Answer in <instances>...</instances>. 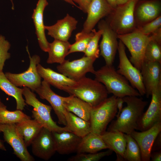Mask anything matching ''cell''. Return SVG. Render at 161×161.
<instances>
[{
    "label": "cell",
    "mask_w": 161,
    "mask_h": 161,
    "mask_svg": "<svg viewBox=\"0 0 161 161\" xmlns=\"http://www.w3.org/2000/svg\"><path fill=\"white\" fill-rule=\"evenodd\" d=\"M52 132L55 143L56 152L62 155L77 152L81 137L66 131Z\"/></svg>",
    "instance_id": "ffe728a7"
},
{
    "label": "cell",
    "mask_w": 161,
    "mask_h": 161,
    "mask_svg": "<svg viewBox=\"0 0 161 161\" xmlns=\"http://www.w3.org/2000/svg\"><path fill=\"white\" fill-rule=\"evenodd\" d=\"M108 149L100 135L91 132L82 138L77 153H94Z\"/></svg>",
    "instance_id": "83f0119b"
},
{
    "label": "cell",
    "mask_w": 161,
    "mask_h": 161,
    "mask_svg": "<svg viewBox=\"0 0 161 161\" xmlns=\"http://www.w3.org/2000/svg\"><path fill=\"white\" fill-rule=\"evenodd\" d=\"M152 161H161V151L151 152L150 156V160Z\"/></svg>",
    "instance_id": "b9f144b4"
},
{
    "label": "cell",
    "mask_w": 161,
    "mask_h": 161,
    "mask_svg": "<svg viewBox=\"0 0 161 161\" xmlns=\"http://www.w3.org/2000/svg\"><path fill=\"white\" fill-rule=\"evenodd\" d=\"M117 38L129 51L130 62L140 71L144 62L146 47L151 39L150 36L143 34L136 28L129 33L117 35Z\"/></svg>",
    "instance_id": "52a82bcc"
},
{
    "label": "cell",
    "mask_w": 161,
    "mask_h": 161,
    "mask_svg": "<svg viewBox=\"0 0 161 161\" xmlns=\"http://www.w3.org/2000/svg\"><path fill=\"white\" fill-rule=\"evenodd\" d=\"M6 108L5 105L0 106V124H16L25 119L31 118L21 110L10 111Z\"/></svg>",
    "instance_id": "4dcf8cb0"
},
{
    "label": "cell",
    "mask_w": 161,
    "mask_h": 161,
    "mask_svg": "<svg viewBox=\"0 0 161 161\" xmlns=\"http://www.w3.org/2000/svg\"><path fill=\"white\" fill-rule=\"evenodd\" d=\"M10 1L12 4V9L13 10L14 8V5L13 0H10Z\"/></svg>",
    "instance_id": "c3c4849f"
},
{
    "label": "cell",
    "mask_w": 161,
    "mask_h": 161,
    "mask_svg": "<svg viewBox=\"0 0 161 161\" xmlns=\"http://www.w3.org/2000/svg\"><path fill=\"white\" fill-rule=\"evenodd\" d=\"M22 94L25 98L26 103L33 108L32 117L43 126L51 131L61 132L66 131L65 127H61L57 125L52 120L51 112V106L44 104L36 98V95L29 88L23 87Z\"/></svg>",
    "instance_id": "5b68a950"
},
{
    "label": "cell",
    "mask_w": 161,
    "mask_h": 161,
    "mask_svg": "<svg viewBox=\"0 0 161 161\" xmlns=\"http://www.w3.org/2000/svg\"><path fill=\"white\" fill-rule=\"evenodd\" d=\"M77 3L79 8L85 13H87L89 6L92 0H72Z\"/></svg>",
    "instance_id": "f35d334b"
},
{
    "label": "cell",
    "mask_w": 161,
    "mask_h": 161,
    "mask_svg": "<svg viewBox=\"0 0 161 161\" xmlns=\"http://www.w3.org/2000/svg\"><path fill=\"white\" fill-rule=\"evenodd\" d=\"M138 0H129L126 3L117 5L106 21L117 35L131 32L136 28L134 15L136 5Z\"/></svg>",
    "instance_id": "277c9868"
},
{
    "label": "cell",
    "mask_w": 161,
    "mask_h": 161,
    "mask_svg": "<svg viewBox=\"0 0 161 161\" xmlns=\"http://www.w3.org/2000/svg\"><path fill=\"white\" fill-rule=\"evenodd\" d=\"M98 27L103 31L99 45L100 54L103 58L106 65H112L118 47L117 35L104 20L98 22Z\"/></svg>",
    "instance_id": "7c38bea8"
},
{
    "label": "cell",
    "mask_w": 161,
    "mask_h": 161,
    "mask_svg": "<svg viewBox=\"0 0 161 161\" xmlns=\"http://www.w3.org/2000/svg\"><path fill=\"white\" fill-rule=\"evenodd\" d=\"M126 146L124 154V160L141 161L140 147L136 140L130 134H124Z\"/></svg>",
    "instance_id": "1f68e13d"
},
{
    "label": "cell",
    "mask_w": 161,
    "mask_h": 161,
    "mask_svg": "<svg viewBox=\"0 0 161 161\" xmlns=\"http://www.w3.org/2000/svg\"></svg>",
    "instance_id": "f907efd6"
},
{
    "label": "cell",
    "mask_w": 161,
    "mask_h": 161,
    "mask_svg": "<svg viewBox=\"0 0 161 161\" xmlns=\"http://www.w3.org/2000/svg\"><path fill=\"white\" fill-rule=\"evenodd\" d=\"M151 39L161 44V27L150 35Z\"/></svg>",
    "instance_id": "ab89813d"
},
{
    "label": "cell",
    "mask_w": 161,
    "mask_h": 161,
    "mask_svg": "<svg viewBox=\"0 0 161 161\" xmlns=\"http://www.w3.org/2000/svg\"><path fill=\"white\" fill-rule=\"evenodd\" d=\"M161 45L151 39L146 48L144 61L157 62L161 63Z\"/></svg>",
    "instance_id": "836d02e7"
},
{
    "label": "cell",
    "mask_w": 161,
    "mask_h": 161,
    "mask_svg": "<svg viewBox=\"0 0 161 161\" xmlns=\"http://www.w3.org/2000/svg\"><path fill=\"white\" fill-rule=\"evenodd\" d=\"M26 49L30 61V65L27 70L18 74L6 72L5 75L16 86L27 87L33 92L39 87L41 83V78L37 69V65L40 62L41 58L39 56L36 55L31 56L28 46L26 47Z\"/></svg>",
    "instance_id": "ba28073f"
},
{
    "label": "cell",
    "mask_w": 161,
    "mask_h": 161,
    "mask_svg": "<svg viewBox=\"0 0 161 161\" xmlns=\"http://www.w3.org/2000/svg\"><path fill=\"white\" fill-rule=\"evenodd\" d=\"M35 92L41 99L46 100L50 104L58 117V123L65 126V113L66 110L64 106L62 96L54 92L50 85L44 80Z\"/></svg>",
    "instance_id": "e0dca14e"
},
{
    "label": "cell",
    "mask_w": 161,
    "mask_h": 161,
    "mask_svg": "<svg viewBox=\"0 0 161 161\" xmlns=\"http://www.w3.org/2000/svg\"><path fill=\"white\" fill-rule=\"evenodd\" d=\"M11 44L4 36L0 34V71H3L5 61L10 57L8 51Z\"/></svg>",
    "instance_id": "8d00e7d4"
},
{
    "label": "cell",
    "mask_w": 161,
    "mask_h": 161,
    "mask_svg": "<svg viewBox=\"0 0 161 161\" xmlns=\"http://www.w3.org/2000/svg\"><path fill=\"white\" fill-rule=\"evenodd\" d=\"M94 34L93 29L89 33L82 31L78 33L75 37V42L71 44L68 55L77 52H84L90 40Z\"/></svg>",
    "instance_id": "d6a6232c"
},
{
    "label": "cell",
    "mask_w": 161,
    "mask_h": 161,
    "mask_svg": "<svg viewBox=\"0 0 161 161\" xmlns=\"http://www.w3.org/2000/svg\"><path fill=\"white\" fill-rule=\"evenodd\" d=\"M94 34L89 41L84 53L85 56L97 59L100 55L98 42L102 36L103 30L99 29L97 31L93 29Z\"/></svg>",
    "instance_id": "e575fe53"
},
{
    "label": "cell",
    "mask_w": 161,
    "mask_h": 161,
    "mask_svg": "<svg viewBox=\"0 0 161 161\" xmlns=\"http://www.w3.org/2000/svg\"><path fill=\"white\" fill-rule=\"evenodd\" d=\"M62 90L87 102L93 108L103 103L109 94L102 83L86 76L76 81L74 85L66 87Z\"/></svg>",
    "instance_id": "3957f363"
},
{
    "label": "cell",
    "mask_w": 161,
    "mask_h": 161,
    "mask_svg": "<svg viewBox=\"0 0 161 161\" xmlns=\"http://www.w3.org/2000/svg\"><path fill=\"white\" fill-rule=\"evenodd\" d=\"M31 145L33 154L45 160H49L56 152L52 131L44 127L33 140Z\"/></svg>",
    "instance_id": "5bb4252c"
},
{
    "label": "cell",
    "mask_w": 161,
    "mask_h": 161,
    "mask_svg": "<svg viewBox=\"0 0 161 161\" xmlns=\"http://www.w3.org/2000/svg\"><path fill=\"white\" fill-rule=\"evenodd\" d=\"M100 136L108 147V149L115 152L117 160H124L126 143L124 133L117 131H107Z\"/></svg>",
    "instance_id": "7402d4cb"
},
{
    "label": "cell",
    "mask_w": 161,
    "mask_h": 161,
    "mask_svg": "<svg viewBox=\"0 0 161 161\" xmlns=\"http://www.w3.org/2000/svg\"><path fill=\"white\" fill-rule=\"evenodd\" d=\"M150 104L137 123V130L143 131L161 121V86L154 89L151 93Z\"/></svg>",
    "instance_id": "4fadbf2b"
},
{
    "label": "cell",
    "mask_w": 161,
    "mask_h": 161,
    "mask_svg": "<svg viewBox=\"0 0 161 161\" xmlns=\"http://www.w3.org/2000/svg\"><path fill=\"white\" fill-rule=\"evenodd\" d=\"M65 1L66 2L72 4V5L75 6H76L78 8H79V7L78 6H77L75 4V3L72 0H63Z\"/></svg>",
    "instance_id": "bcb514c9"
},
{
    "label": "cell",
    "mask_w": 161,
    "mask_h": 161,
    "mask_svg": "<svg viewBox=\"0 0 161 161\" xmlns=\"http://www.w3.org/2000/svg\"><path fill=\"white\" fill-rule=\"evenodd\" d=\"M161 132L159 134L156 138L153 143L151 150V151L153 150L154 151L155 150H158L161 148Z\"/></svg>",
    "instance_id": "60d3db41"
},
{
    "label": "cell",
    "mask_w": 161,
    "mask_h": 161,
    "mask_svg": "<svg viewBox=\"0 0 161 161\" xmlns=\"http://www.w3.org/2000/svg\"><path fill=\"white\" fill-rule=\"evenodd\" d=\"M147 98L152 90L161 86V63L144 61L140 70Z\"/></svg>",
    "instance_id": "ac0fdd59"
},
{
    "label": "cell",
    "mask_w": 161,
    "mask_h": 161,
    "mask_svg": "<svg viewBox=\"0 0 161 161\" xmlns=\"http://www.w3.org/2000/svg\"><path fill=\"white\" fill-rule=\"evenodd\" d=\"M106 1L113 8L115 9L117 7L116 0H106Z\"/></svg>",
    "instance_id": "ee69618b"
},
{
    "label": "cell",
    "mask_w": 161,
    "mask_h": 161,
    "mask_svg": "<svg viewBox=\"0 0 161 161\" xmlns=\"http://www.w3.org/2000/svg\"><path fill=\"white\" fill-rule=\"evenodd\" d=\"M38 72L44 80L55 87L62 90L66 87L74 85L76 82L61 73L55 72L50 68H45L41 64L37 66Z\"/></svg>",
    "instance_id": "603a6c76"
},
{
    "label": "cell",
    "mask_w": 161,
    "mask_h": 161,
    "mask_svg": "<svg viewBox=\"0 0 161 161\" xmlns=\"http://www.w3.org/2000/svg\"><path fill=\"white\" fill-rule=\"evenodd\" d=\"M123 98L126 106L123 108L116 120L109 126L108 131H117L130 134L137 130V122L144 112L148 102L138 96H126Z\"/></svg>",
    "instance_id": "6da1fadb"
},
{
    "label": "cell",
    "mask_w": 161,
    "mask_h": 161,
    "mask_svg": "<svg viewBox=\"0 0 161 161\" xmlns=\"http://www.w3.org/2000/svg\"><path fill=\"white\" fill-rule=\"evenodd\" d=\"M160 12L161 5L159 2L152 1L143 2L134 12L136 22V21L142 25L160 16Z\"/></svg>",
    "instance_id": "d4e9b609"
},
{
    "label": "cell",
    "mask_w": 161,
    "mask_h": 161,
    "mask_svg": "<svg viewBox=\"0 0 161 161\" xmlns=\"http://www.w3.org/2000/svg\"><path fill=\"white\" fill-rule=\"evenodd\" d=\"M4 105L1 101V100L0 99V106H2Z\"/></svg>",
    "instance_id": "681fc988"
},
{
    "label": "cell",
    "mask_w": 161,
    "mask_h": 161,
    "mask_svg": "<svg viewBox=\"0 0 161 161\" xmlns=\"http://www.w3.org/2000/svg\"><path fill=\"white\" fill-rule=\"evenodd\" d=\"M66 131L72 132L82 138L91 132L90 122L66 111L65 113Z\"/></svg>",
    "instance_id": "484cf974"
},
{
    "label": "cell",
    "mask_w": 161,
    "mask_h": 161,
    "mask_svg": "<svg viewBox=\"0 0 161 161\" xmlns=\"http://www.w3.org/2000/svg\"><path fill=\"white\" fill-rule=\"evenodd\" d=\"M18 132L23 138L26 146L31 145L42 128V125L35 120L26 118L16 124Z\"/></svg>",
    "instance_id": "4316f807"
},
{
    "label": "cell",
    "mask_w": 161,
    "mask_h": 161,
    "mask_svg": "<svg viewBox=\"0 0 161 161\" xmlns=\"http://www.w3.org/2000/svg\"><path fill=\"white\" fill-rule=\"evenodd\" d=\"M113 151L111 149L106 151L94 153H77L69 158V161H97L102 158L111 154Z\"/></svg>",
    "instance_id": "d590c367"
},
{
    "label": "cell",
    "mask_w": 161,
    "mask_h": 161,
    "mask_svg": "<svg viewBox=\"0 0 161 161\" xmlns=\"http://www.w3.org/2000/svg\"><path fill=\"white\" fill-rule=\"evenodd\" d=\"M114 9L106 0H92L89 7L87 18L82 31L91 32L101 18L109 15Z\"/></svg>",
    "instance_id": "2e32d148"
},
{
    "label": "cell",
    "mask_w": 161,
    "mask_h": 161,
    "mask_svg": "<svg viewBox=\"0 0 161 161\" xmlns=\"http://www.w3.org/2000/svg\"><path fill=\"white\" fill-rule=\"evenodd\" d=\"M71 44L68 41H64L55 39L52 43H49L48 57L47 62L48 64L55 63L61 64L65 60Z\"/></svg>",
    "instance_id": "f1b7e54d"
},
{
    "label": "cell",
    "mask_w": 161,
    "mask_h": 161,
    "mask_svg": "<svg viewBox=\"0 0 161 161\" xmlns=\"http://www.w3.org/2000/svg\"><path fill=\"white\" fill-rule=\"evenodd\" d=\"M0 89L9 96L14 97L16 103V109L22 111L27 105L23 97V89L18 88L6 77L3 71H0Z\"/></svg>",
    "instance_id": "f546056e"
},
{
    "label": "cell",
    "mask_w": 161,
    "mask_h": 161,
    "mask_svg": "<svg viewBox=\"0 0 161 161\" xmlns=\"http://www.w3.org/2000/svg\"><path fill=\"white\" fill-rule=\"evenodd\" d=\"M161 27V16H159L152 21L139 26L137 29L143 34L150 35Z\"/></svg>",
    "instance_id": "74e56055"
},
{
    "label": "cell",
    "mask_w": 161,
    "mask_h": 161,
    "mask_svg": "<svg viewBox=\"0 0 161 161\" xmlns=\"http://www.w3.org/2000/svg\"><path fill=\"white\" fill-rule=\"evenodd\" d=\"M78 22L75 18L67 13L54 24L45 26V29L48 31V35L55 39L68 41L72 32L76 28Z\"/></svg>",
    "instance_id": "d6986e66"
},
{
    "label": "cell",
    "mask_w": 161,
    "mask_h": 161,
    "mask_svg": "<svg viewBox=\"0 0 161 161\" xmlns=\"http://www.w3.org/2000/svg\"><path fill=\"white\" fill-rule=\"evenodd\" d=\"M124 103V102L123 97H117V107L118 111L116 116V117L119 115L123 109Z\"/></svg>",
    "instance_id": "7bdbcfd3"
},
{
    "label": "cell",
    "mask_w": 161,
    "mask_h": 161,
    "mask_svg": "<svg viewBox=\"0 0 161 161\" xmlns=\"http://www.w3.org/2000/svg\"><path fill=\"white\" fill-rule=\"evenodd\" d=\"M5 141L13 148V153L22 161H34L35 159L29 152L23 138L17 130L16 124H0Z\"/></svg>",
    "instance_id": "8fae6325"
},
{
    "label": "cell",
    "mask_w": 161,
    "mask_h": 161,
    "mask_svg": "<svg viewBox=\"0 0 161 161\" xmlns=\"http://www.w3.org/2000/svg\"><path fill=\"white\" fill-rule=\"evenodd\" d=\"M48 4L47 0H38L32 15L39 47L45 52H48L49 43L45 35L43 20L44 12Z\"/></svg>",
    "instance_id": "44dd1931"
},
{
    "label": "cell",
    "mask_w": 161,
    "mask_h": 161,
    "mask_svg": "<svg viewBox=\"0 0 161 161\" xmlns=\"http://www.w3.org/2000/svg\"><path fill=\"white\" fill-rule=\"evenodd\" d=\"M126 48L123 43L119 40L117 50L119 64L117 71L129 81L131 86L136 89L141 96L145 95V90L143 82L140 71L134 66L128 58Z\"/></svg>",
    "instance_id": "9c48e42d"
},
{
    "label": "cell",
    "mask_w": 161,
    "mask_h": 161,
    "mask_svg": "<svg viewBox=\"0 0 161 161\" xmlns=\"http://www.w3.org/2000/svg\"><path fill=\"white\" fill-rule=\"evenodd\" d=\"M0 149L4 150L6 151V149L4 146L3 143H2V141L0 140Z\"/></svg>",
    "instance_id": "7dc6e473"
},
{
    "label": "cell",
    "mask_w": 161,
    "mask_h": 161,
    "mask_svg": "<svg viewBox=\"0 0 161 161\" xmlns=\"http://www.w3.org/2000/svg\"><path fill=\"white\" fill-rule=\"evenodd\" d=\"M129 0H116L117 6L124 4L126 3Z\"/></svg>",
    "instance_id": "f6af8a7d"
},
{
    "label": "cell",
    "mask_w": 161,
    "mask_h": 161,
    "mask_svg": "<svg viewBox=\"0 0 161 161\" xmlns=\"http://www.w3.org/2000/svg\"><path fill=\"white\" fill-rule=\"evenodd\" d=\"M96 59L84 56L71 61L65 60L56 68L60 73L76 82L85 77L88 72L94 74L95 70L93 64Z\"/></svg>",
    "instance_id": "30bf717a"
},
{
    "label": "cell",
    "mask_w": 161,
    "mask_h": 161,
    "mask_svg": "<svg viewBox=\"0 0 161 161\" xmlns=\"http://www.w3.org/2000/svg\"><path fill=\"white\" fill-rule=\"evenodd\" d=\"M161 131V121L155 123L146 130L140 132L135 130L130 134L140 147L142 161H149L153 143Z\"/></svg>",
    "instance_id": "9a60e30c"
},
{
    "label": "cell",
    "mask_w": 161,
    "mask_h": 161,
    "mask_svg": "<svg viewBox=\"0 0 161 161\" xmlns=\"http://www.w3.org/2000/svg\"><path fill=\"white\" fill-rule=\"evenodd\" d=\"M94 74L95 79L105 86L109 94H112L117 97L141 96L127 79L116 70L113 65L106 64L95 71Z\"/></svg>",
    "instance_id": "7a4b0ae2"
},
{
    "label": "cell",
    "mask_w": 161,
    "mask_h": 161,
    "mask_svg": "<svg viewBox=\"0 0 161 161\" xmlns=\"http://www.w3.org/2000/svg\"><path fill=\"white\" fill-rule=\"evenodd\" d=\"M64 106L66 111L89 121L93 107L88 103L73 95L62 96Z\"/></svg>",
    "instance_id": "cb8c5ba5"
},
{
    "label": "cell",
    "mask_w": 161,
    "mask_h": 161,
    "mask_svg": "<svg viewBox=\"0 0 161 161\" xmlns=\"http://www.w3.org/2000/svg\"><path fill=\"white\" fill-rule=\"evenodd\" d=\"M117 97L113 95L97 106L92 108L89 121L91 132L101 135L106 131L107 125L117 112Z\"/></svg>",
    "instance_id": "8992f818"
}]
</instances>
